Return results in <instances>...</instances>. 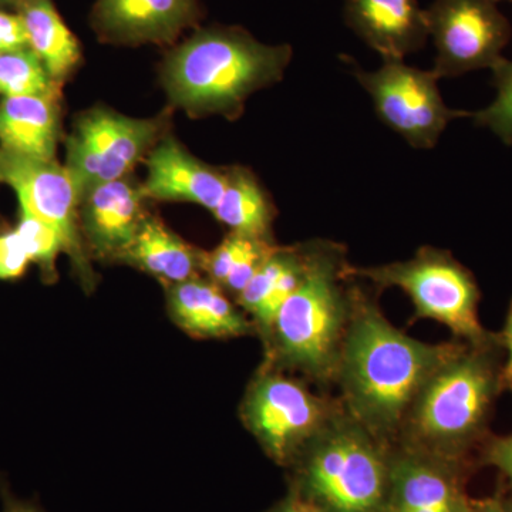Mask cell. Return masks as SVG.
Segmentation results:
<instances>
[{
	"mask_svg": "<svg viewBox=\"0 0 512 512\" xmlns=\"http://www.w3.org/2000/svg\"><path fill=\"white\" fill-rule=\"evenodd\" d=\"M497 97L487 109L471 114L478 127L493 131L505 146H512V62L501 59L491 67Z\"/></svg>",
	"mask_w": 512,
	"mask_h": 512,
	"instance_id": "cell-24",
	"label": "cell"
},
{
	"mask_svg": "<svg viewBox=\"0 0 512 512\" xmlns=\"http://www.w3.org/2000/svg\"><path fill=\"white\" fill-rule=\"evenodd\" d=\"M168 302L175 322L191 335L200 338H235L251 330V325L215 282L195 276L173 285Z\"/></svg>",
	"mask_w": 512,
	"mask_h": 512,
	"instance_id": "cell-17",
	"label": "cell"
},
{
	"mask_svg": "<svg viewBox=\"0 0 512 512\" xmlns=\"http://www.w3.org/2000/svg\"><path fill=\"white\" fill-rule=\"evenodd\" d=\"M466 512H507L504 504L494 498H484V500L468 501Z\"/></svg>",
	"mask_w": 512,
	"mask_h": 512,
	"instance_id": "cell-32",
	"label": "cell"
},
{
	"mask_svg": "<svg viewBox=\"0 0 512 512\" xmlns=\"http://www.w3.org/2000/svg\"><path fill=\"white\" fill-rule=\"evenodd\" d=\"M30 256L18 232L0 235V279H16L25 274Z\"/></svg>",
	"mask_w": 512,
	"mask_h": 512,
	"instance_id": "cell-26",
	"label": "cell"
},
{
	"mask_svg": "<svg viewBox=\"0 0 512 512\" xmlns=\"http://www.w3.org/2000/svg\"><path fill=\"white\" fill-rule=\"evenodd\" d=\"M458 345H430L384 318L360 289H350V315L336 367L353 419L386 440L396 433L430 377Z\"/></svg>",
	"mask_w": 512,
	"mask_h": 512,
	"instance_id": "cell-1",
	"label": "cell"
},
{
	"mask_svg": "<svg viewBox=\"0 0 512 512\" xmlns=\"http://www.w3.org/2000/svg\"><path fill=\"white\" fill-rule=\"evenodd\" d=\"M352 72L372 97L377 117L413 148L436 147L450 121L471 117L467 111L446 106L433 70L424 72L403 60H384L376 72H365L359 66Z\"/></svg>",
	"mask_w": 512,
	"mask_h": 512,
	"instance_id": "cell-7",
	"label": "cell"
},
{
	"mask_svg": "<svg viewBox=\"0 0 512 512\" xmlns=\"http://www.w3.org/2000/svg\"><path fill=\"white\" fill-rule=\"evenodd\" d=\"M0 183L15 190L22 214L39 218L55 228L63 252L73 259L82 275H89L83 242L77 224L79 194L72 177L55 160H42L0 148Z\"/></svg>",
	"mask_w": 512,
	"mask_h": 512,
	"instance_id": "cell-11",
	"label": "cell"
},
{
	"mask_svg": "<svg viewBox=\"0 0 512 512\" xmlns=\"http://www.w3.org/2000/svg\"><path fill=\"white\" fill-rule=\"evenodd\" d=\"M147 198L194 202L211 212L220 204L228 170H218L188 154L173 138H165L147 160Z\"/></svg>",
	"mask_w": 512,
	"mask_h": 512,
	"instance_id": "cell-15",
	"label": "cell"
},
{
	"mask_svg": "<svg viewBox=\"0 0 512 512\" xmlns=\"http://www.w3.org/2000/svg\"><path fill=\"white\" fill-rule=\"evenodd\" d=\"M461 463L404 447L390 456L384 512H466Z\"/></svg>",
	"mask_w": 512,
	"mask_h": 512,
	"instance_id": "cell-12",
	"label": "cell"
},
{
	"mask_svg": "<svg viewBox=\"0 0 512 512\" xmlns=\"http://www.w3.org/2000/svg\"><path fill=\"white\" fill-rule=\"evenodd\" d=\"M345 20L384 60H403L429 37L426 10L416 0H346Z\"/></svg>",
	"mask_w": 512,
	"mask_h": 512,
	"instance_id": "cell-14",
	"label": "cell"
},
{
	"mask_svg": "<svg viewBox=\"0 0 512 512\" xmlns=\"http://www.w3.org/2000/svg\"><path fill=\"white\" fill-rule=\"evenodd\" d=\"M390 456L359 421L335 416L291 464V493L320 512H384Z\"/></svg>",
	"mask_w": 512,
	"mask_h": 512,
	"instance_id": "cell-4",
	"label": "cell"
},
{
	"mask_svg": "<svg viewBox=\"0 0 512 512\" xmlns=\"http://www.w3.org/2000/svg\"><path fill=\"white\" fill-rule=\"evenodd\" d=\"M19 3V15L25 25L30 49L45 64L50 77L59 82L79 62V42L64 25L52 0H19Z\"/></svg>",
	"mask_w": 512,
	"mask_h": 512,
	"instance_id": "cell-20",
	"label": "cell"
},
{
	"mask_svg": "<svg viewBox=\"0 0 512 512\" xmlns=\"http://www.w3.org/2000/svg\"><path fill=\"white\" fill-rule=\"evenodd\" d=\"M275 248L271 241L231 232L214 251L202 252V269L238 296Z\"/></svg>",
	"mask_w": 512,
	"mask_h": 512,
	"instance_id": "cell-22",
	"label": "cell"
},
{
	"mask_svg": "<svg viewBox=\"0 0 512 512\" xmlns=\"http://www.w3.org/2000/svg\"><path fill=\"white\" fill-rule=\"evenodd\" d=\"M494 345H458L423 387L409 416L407 447L461 460L484 429L498 387Z\"/></svg>",
	"mask_w": 512,
	"mask_h": 512,
	"instance_id": "cell-5",
	"label": "cell"
},
{
	"mask_svg": "<svg viewBox=\"0 0 512 512\" xmlns=\"http://www.w3.org/2000/svg\"><path fill=\"white\" fill-rule=\"evenodd\" d=\"M55 80L30 47L0 53V94L3 97H55Z\"/></svg>",
	"mask_w": 512,
	"mask_h": 512,
	"instance_id": "cell-23",
	"label": "cell"
},
{
	"mask_svg": "<svg viewBox=\"0 0 512 512\" xmlns=\"http://www.w3.org/2000/svg\"><path fill=\"white\" fill-rule=\"evenodd\" d=\"M197 18V0H97L93 25L110 42L170 43Z\"/></svg>",
	"mask_w": 512,
	"mask_h": 512,
	"instance_id": "cell-13",
	"label": "cell"
},
{
	"mask_svg": "<svg viewBox=\"0 0 512 512\" xmlns=\"http://www.w3.org/2000/svg\"><path fill=\"white\" fill-rule=\"evenodd\" d=\"M0 2H5V0H0Z\"/></svg>",
	"mask_w": 512,
	"mask_h": 512,
	"instance_id": "cell-35",
	"label": "cell"
},
{
	"mask_svg": "<svg viewBox=\"0 0 512 512\" xmlns=\"http://www.w3.org/2000/svg\"><path fill=\"white\" fill-rule=\"evenodd\" d=\"M266 512H320L312 504L306 503L299 495L289 494L281 503L274 505L271 510Z\"/></svg>",
	"mask_w": 512,
	"mask_h": 512,
	"instance_id": "cell-30",
	"label": "cell"
},
{
	"mask_svg": "<svg viewBox=\"0 0 512 512\" xmlns=\"http://www.w3.org/2000/svg\"><path fill=\"white\" fill-rule=\"evenodd\" d=\"M22 239L30 261L36 262L47 275L55 274L57 255L63 252V242L55 228L28 214H20L18 227L15 229Z\"/></svg>",
	"mask_w": 512,
	"mask_h": 512,
	"instance_id": "cell-25",
	"label": "cell"
},
{
	"mask_svg": "<svg viewBox=\"0 0 512 512\" xmlns=\"http://www.w3.org/2000/svg\"><path fill=\"white\" fill-rule=\"evenodd\" d=\"M120 259L173 285L195 278L202 268V252L195 251L157 218L148 217Z\"/></svg>",
	"mask_w": 512,
	"mask_h": 512,
	"instance_id": "cell-19",
	"label": "cell"
},
{
	"mask_svg": "<svg viewBox=\"0 0 512 512\" xmlns=\"http://www.w3.org/2000/svg\"><path fill=\"white\" fill-rule=\"evenodd\" d=\"M59 111L55 97H5L0 103V148L23 156L55 160Z\"/></svg>",
	"mask_w": 512,
	"mask_h": 512,
	"instance_id": "cell-18",
	"label": "cell"
},
{
	"mask_svg": "<svg viewBox=\"0 0 512 512\" xmlns=\"http://www.w3.org/2000/svg\"><path fill=\"white\" fill-rule=\"evenodd\" d=\"M485 461L497 467L512 485V436L494 440L485 451Z\"/></svg>",
	"mask_w": 512,
	"mask_h": 512,
	"instance_id": "cell-28",
	"label": "cell"
},
{
	"mask_svg": "<svg viewBox=\"0 0 512 512\" xmlns=\"http://www.w3.org/2000/svg\"><path fill=\"white\" fill-rule=\"evenodd\" d=\"M231 232L271 241L274 205L247 168H228V183L214 212Z\"/></svg>",
	"mask_w": 512,
	"mask_h": 512,
	"instance_id": "cell-21",
	"label": "cell"
},
{
	"mask_svg": "<svg viewBox=\"0 0 512 512\" xmlns=\"http://www.w3.org/2000/svg\"><path fill=\"white\" fill-rule=\"evenodd\" d=\"M426 16L437 50L431 70L439 80L491 69L511 40L510 22L495 0H433Z\"/></svg>",
	"mask_w": 512,
	"mask_h": 512,
	"instance_id": "cell-9",
	"label": "cell"
},
{
	"mask_svg": "<svg viewBox=\"0 0 512 512\" xmlns=\"http://www.w3.org/2000/svg\"><path fill=\"white\" fill-rule=\"evenodd\" d=\"M504 342L508 350V359L503 373H501V386L512 389V303L510 313H508L507 326H505Z\"/></svg>",
	"mask_w": 512,
	"mask_h": 512,
	"instance_id": "cell-31",
	"label": "cell"
},
{
	"mask_svg": "<svg viewBox=\"0 0 512 512\" xmlns=\"http://www.w3.org/2000/svg\"><path fill=\"white\" fill-rule=\"evenodd\" d=\"M25 47H29V40L20 15L0 10V53Z\"/></svg>",
	"mask_w": 512,
	"mask_h": 512,
	"instance_id": "cell-27",
	"label": "cell"
},
{
	"mask_svg": "<svg viewBox=\"0 0 512 512\" xmlns=\"http://www.w3.org/2000/svg\"><path fill=\"white\" fill-rule=\"evenodd\" d=\"M291 59V46L264 45L241 28L200 30L168 57L165 87L190 113L238 116L252 93L282 79Z\"/></svg>",
	"mask_w": 512,
	"mask_h": 512,
	"instance_id": "cell-2",
	"label": "cell"
},
{
	"mask_svg": "<svg viewBox=\"0 0 512 512\" xmlns=\"http://www.w3.org/2000/svg\"><path fill=\"white\" fill-rule=\"evenodd\" d=\"M353 278L402 289L419 318L437 320L470 345L493 343L478 320L480 291L473 275L450 252L421 248L414 258L372 268H349Z\"/></svg>",
	"mask_w": 512,
	"mask_h": 512,
	"instance_id": "cell-6",
	"label": "cell"
},
{
	"mask_svg": "<svg viewBox=\"0 0 512 512\" xmlns=\"http://www.w3.org/2000/svg\"><path fill=\"white\" fill-rule=\"evenodd\" d=\"M301 284L272 323L276 353L286 365L316 379L336 375L350 315L349 265L342 245L313 241L305 245Z\"/></svg>",
	"mask_w": 512,
	"mask_h": 512,
	"instance_id": "cell-3",
	"label": "cell"
},
{
	"mask_svg": "<svg viewBox=\"0 0 512 512\" xmlns=\"http://www.w3.org/2000/svg\"><path fill=\"white\" fill-rule=\"evenodd\" d=\"M336 414L328 403L288 377L262 375L249 390L244 420L266 454L291 466Z\"/></svg>",
	"mask_w": 512,
	"mask_h": 512,
	"instance_id": "cell-8",
	"label": "cell"
},
{
	"mask_svg": "<svg viewBox=\"0 0 512 512\" xmlns=\"http://www.w3.org/2000/svg\"><path fill=\"white\" fill-rule=\"evenodd\" d=\"M504 507H505V510H507V512H512V498L510 501H508V503L504 504Z\"/></svg>",
	"mask_w": 512,
	"mask_h": 512,
	"instance_id": "cell-33",
	"label": "cell"
},
{
	"mask_svg": "<svg viewBox=\"0 0 512 512\" xmlns=\"http://www.w3.org/2000/svg\"><path fill=\"white\" fill-rule=\"evenodd\" d=\"M0 494H2L3 511L2 512H45L33 501L18 500L10 493L8 485L0 480Z\"/></svg>",
	"mask_w": 512,
	"mask_h": 512,
	"instance_id": "cell-29",
	"label": "cell"
},
{
	"mask_svg": "<svg viewBox=\"0 0 512 512\" xmlns=\"http://www.w3.org/2000/svg\"><path fill=\"white\" fill-rule=\"evenodd\" d=\"M144 198L143 187L126 177L101 184L83 198V229L97 255L120 258L130 247L146 218Z\"/></svg>",
	"mask_w": 512,
	"mask_h": 512,
	"instance_id": "cell-16",
	"label": "cell"
},
{
	"mask_svg": "<svg viewBox=\"0 0 512 512\" xmlns=\"http://www.w3.org/2000/svg\"><path fill=\"white\" fill-rule=\"evenodd\" d=\"M160 128V120L131 119L106 109L84 114L66 143V170L80 202L93 188L126 177Z\"/></svg>",
	"mask_w": 512,
	"mask_h": 512,
	"instance_id": "cell-10",
	"label": "cell"
},
{
	"mask_svg": "<svg viewBox=\"0 0 512 512\" xmlns=\"http://www.w3.org/2000/svg\"><path fill=\"white\" fill-rule=\"evenodd\" d=\"M495 2H498V0H495ZM508 2H512V0H508Z\"/></svg>",
	"mask_w": 512,
	"mask_h": 512,
	"instance_id": "cell-34",
	"label": "cell"
}]
</instances>
